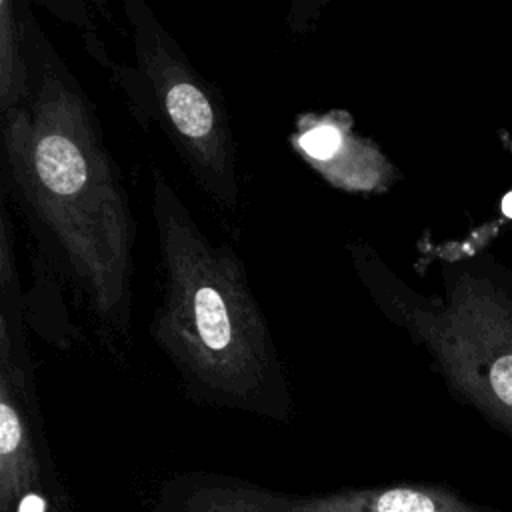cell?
Instances as JSON below:
<instances>
[{"instance_id":"cell-1","label":"cell","mask_w":512,"mask_h":512,"mask_svg":"<svg viewBox=\"0 0 512 512\" xmlns=\"http://www.w3.org/2000/svg\"><path fill=\"white\" fill-rule=\"evenodd\" d=\"M28 94L0 112V192L36 242V268L58 276L120 356L132 342L136 220L80 80L18 2Z\"/></svg>"},{"instance_id":"cell-2","label":"cell","mask_w":512,"mask_h":512,"mask_svg":"<svg viewBox=\"0 0 512 512\" xmlns=\"http://www.w3.org/2000/svg\"><path fill=\"white\" fill-rule=\"evenodd\" d=\"M160 296L150 336L194 402L288 420L290 380L246 266L206 236L178 190L152 176Z\"/></svg>"},{"instance_id":"cell-3","label":"cell","mask_w":512,"mask_h":512,"mask_svg":"<svg viewBox=\"0 0 512 512\" xmlns=\"http://www.w3.org/2000/svg\"><path fill=\"white\" fill-rule=\"evenodd\" d=\"M346 248L374 308L426 350L454 396L512 438V300L470 270L448 272L444 294L424 296L372 244Z\"/></svg>"},{"instance_id":"cell-4","label":"cell","mask_w":512,"mask_h":512,"mask_svg":"<svg viewBox=\"0 0 512 512\" xmlns=\"http://www.w3.org/2000/svg\"><path fill=\"white\" fill-rule=\"evenodd\" d=\"M132 62L108 60L100 40L86 48L124 94L132 118L158 128L216 208L240 206L238 148L222 94L184 54L176 38L142 0H126Z\"/></svg>"},{"instance_id":"cell-5","label":"cell","mask_w":512,"mask_h":512,"mask_svg":"<svg viewBox=\"0 0 512 512\" xmlns=\"http://www.w3.org/2000/svg\"><path fill=\"white\" fill-rule=\"evenodd\" d=\"M182 512H512L464 498L440 484L352 488L320 496H286L248 484H204L190 490Z\"/></svg>"},{"instance_id":"cell-6","label":"cell","mask_w":512,"mask_h":512,"mask_svg":"<svg viewBox=\"0 0 512 512\" xmlns=\"http://www.w3.org/2000/svg\"><path fill=\"white\" fill-rule=\"evenodd\" d=\"M28 94V64L20 6L0 0V112L16 108Z\"/></svg>"},{"instance_id":"cell-7","label":"cell","mask_w":512,"mask_h":512,"mask_svg":"<svg viewBox=\"0 0 512 512\" xmlns=\"http://www.w3.org/2000/svg\"><path fill=\"white\" fill-rule=\"evenodd\" d=\"M44 500L36 492H28L20 498L18 512H44Z\"/></svg>"}]
</instances>
